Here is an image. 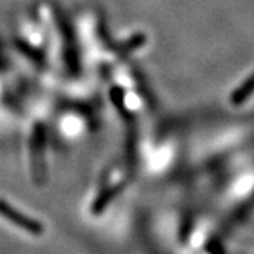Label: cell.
<instances>
[{
  "mask_svg": "<svg viewBox=\"0 0 254 254\" xmlns=\"http://www.w3.org/2000/svg\"><path fill=\"white\" fill-rule=\"evenodd\" d=\"M0 216L5 217L6 221L12 222L14 225H17L19 228H22V230L31 233V234L40 236V234H43V231H45L43 224H40L39 221L31 219V217L25 216V214L20 213L19 210H15L12 205H9L6 201H3V199H0Z\"/></svg>",
  "mask_w": 254,
  "mask_h": 254,
  "instance_id": "1",
  "label": "cell"
},
{
  "mask_svg": "<svg viewBox=\"0 0 254 254\" xmlns=\"http://www.w3.org/2000/svg\"><path fill=\"white\" fill-rule=\"evenodd\" d=\"M253 95H254V74L250 75V77L247 78V81H244L238 89L234 90L233 95L230 97V101H231V104H234V106H241V104H244L247 100H250Z\"/></svg>",
  "mask_w": 254,
  "mask_h": 254,
  "instance_id": "2",
  "label": "cell"
}]
</instances>
